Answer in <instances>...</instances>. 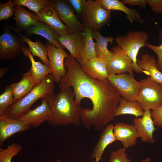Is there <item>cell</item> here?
I'll return each mask as SVG.
<instances>
[{
	"label": "cell",
	"mask_w": 162,
	"mask_h": 162,
	"mask_svg": "<svg viewBox=\"0 0 162 162\" xmlns=\"http://www.w3.org/2000/svg\"><path fill=\"white\" fill-rule=\"evenodd\" d=\"M25 43L6 27L0 36V59L1 60L14 58L22 52Z\"/></svg>",
	"instance_id": "9c48e42d"
},
{
	"label": "cell",
	"mask_w": 162,
	"mask_h": 162,
	"mask_svg": "<svg viewBox=\"0 0 162 162\" xmlns=\"http://www.w3.org/2000/svg\"><path fill=\"white\" fill-rule=\"evenodd\" d=\"M48 57L50 62V67L54 81L60 83L61 78L67 73L64 65V60L69 55L64 50L56 47L52 44L47 43Z\"/></svg>",
	"instance_id": "30bf717a"
},
{
	"label": "cell",
	"mask_w": 162,
	"mask_h": 162,
	"mask_svg": "<svg viewBox=\"0 0 162 162\" xmlns=\"http://www.w3.org/2000/svg\"><path fill=\"white\" fill-rule=\"evenodd\" d=\"M140 82L141 87L136 101L144 110H155L162 105V85L148 76Z\"/></svg>",
	"instance_id": "5b68a950"
},
{
	"label": "cell",
	"mask_w": 162,
	"mask_h": 162,
	"mask_svg": "<svg viewBox=\"0 0 162 162\" xmlns=\"http://www.w3.org/2000/svg\"><path fill=\"white\" fill-rule=\"evenodd\" d=\"M123 3L131 6H139L140 8H145L147 3V0H123Z\"/></svg>",
	"instance_id": "f35d334b"
},
{
	"label": "cell",
	"mask_w": 162,
	"mask_h": 162,
	"mask_svg": "<svg viewBox=\"0 0 162 162\" xmlns=\"http://www.w3.org/2000/svg\"><path fill=\"white\" fill-rule=\"evenodd\" d=\"M112 49L113 55L108 62L107 68L109 75L133 73V62L127 54L117 45Z\"/></svg>",
	"instance_id": "8fae6325"
},
{
	"label": "cell",
	"mask_w": 162,
	"mask_h": 162,
	"mask_svg": "<svg viewBox=\"0 0 162 162\" xmlns=\"http://www.w3.org/2000/svg\"><path fill=\"white\" fill-rule=\"evenodd\" d=\"M54 82L52 74L47 75L27 95L9 107L3 116L17 119L30 110L32 105L38 99L54 94Z\"/></svg>",
	"instance_id": "3957f363"
},
{
	"label": "cell",
	"mask_w": 162,
	"mask_h": 162,
	"mask_svg": "<svg viewBox=\"0 0 162 162\" xmlns=\"http://www.w3.org/2000/svg\"><path fill=\"white\" fill-rule=\"evenodd\" d=\"M107 64L106 60L96 57L80 66L83 72L91 77L104 80L107 79L109 76L107 69Z\"/></svg>",
	"instance_id": "ac0fdd59"
},
{
	"label": "cell",
	"mask_w": 162,
	"mask_h": 162,
	"mask_svg": "<svg viewBox=\"0 0 162 162\" xmlns=\"http://www.w3.org/2000/svg\"><path fill=\"white\" fill-rule=\"evenodd\" d=\"M82 32L78 31L59 36V42L69 51L70 56L79 63L84 46Z\"/></svg>",
	"instance_id": "9a60e30c"
},
{
	"label": "cell",
	"mask_w": 162,
	"mask_h": 162,
	"mask_svg": "<svg viewBox=\"0 0 162 162\" xmlns=\"http://www.w3.org/2000/svg\"><path fill=\"white\" fill-rule=\"evenodd\" d=\"M15 4L27 7L38 14L41 10L51 6L50 1L48 0H14Z\"/></svg>",
	"instance_id": "f546056e"
},
{
	"label": "cell",
	"mask_w": 162,
	"mask_h": 162,
	"mask_svg": "<svg viewBox=\"0 0 162 162\" xmlns=\"http://www.w3.org/2000/svg\"><path fill=\"white\" fill-rule=\"evenodd\" d=\"M87 2V9L81 18L82 23L93 30H99L110 21L111 11L104 9L96 0Z\"/></svg>",
	"instance_id": "52a82bcc"
},
{
	"label": "cell",
	"mask_w": 162,
	"mask_h": 162,
	"mask_svg": "<svg viewBox=\"0 0 162 162\" xmlns=\"http://www.w3.org/2000/svg\"><path fill=\"white\" fill-rule=\"evenodd\" d=\"M22 52L25 56L29 58L30 61L32 66L30 69L37 85L44 78L51 74V70L49 66L43 64L40 62L34 60V56L30 52L28 47L25 46Z\"/></svg>",
	"instance_id": "83f0119b"
},
{
	"label": "cell",
	"mask_w": 162,
	"mask_h": 162,
	"mask_svg": "<svg viewBox=\"0 0 162 162\" xmlns=\"http://www.w3.org/2000/svg\"><path fill=\"white\" fill-rule=\"evenodd\" d=\"M78 17L81 18L87 8V2L85 0H68Z\"/></svg>",
	"instance_id": "d590c367"
},
{
	"label": "cell",
	"mask_w": 162,
	"mask_h": 162,
	"mask_svg": "<svg viewBox=\"0 0 162 162\" xmlns=\"http://www.w3.org/2000/svg\"><path fill=\"white\" fill-rule=\"evenodd\" d=\"M125 148H119L111 153L109 162H131L128 158Z\"/></svg>",
	"instance_id": "e575fe53"
},
{
	"label": "cell",
	"mask_w": 162,
	"mask_h": 162,
	"mask_svg": "<svg viewBox=\"0 0 162 162\" xmlns=\"http://www.w3.org/2000/svg\"><path fill=\"white\" fill-rule=\"evenodd\" d=\"M151 110L144 111L141 118L133 120L134 125L137 130L142 142L153 143L155 140L153 134L156 128L151 116Z\"/></svg>",
	"instance_id": "e0dca14e"
},
{
	"label": "cell",
	"mask_w": 162,
	"mask_h": 162,
	"mask_svg": "<svg viewBox=\"0 0 162 162\" xmlns=\"http://www.w3.org/2000/svg\"><path fill=\"white\" fill-rule=\"evenodd\" d=\"M114 134L116 140L120 141L123 147L128 148L136 144L139 134L133 124L118 122L114 126Z\"/></svg>",
	"instance_id": "5bb4252c"
},
{
	"label": "cell",
	"mask_w": 162,
	"mask_h": 162,
	"mask_svg": "<svg viewBox=\"0 0 162 162\" xmlns=\"http://www.w3.org/2000/svg\"><path fill=\"white\" fill-rule=\"evenodd\" d=\"M28 35L38 34L47 40L49 43L52 44L56 47L63 50L65 49L58 40L59 36L51 27L45 23L40 22L37 25L29 27L25 30Z\"/></svg>",
	"instance_id": "7402d4cb"
},
{
	"label": "cell",
	"mask_w": 162,
	"mask_h": 162,
	"mask_svg": "<svg viewBox=\"0 0 162 162\" xmlns=\"http://www.w3.org/2000/svg\"><path fill=\"white\" fill-rule=\"evenodd\" d=\"M104 9L111 10H118L124 12L126 18L130 23L134 21L143 22L140 13L137 10L126 7L124 4L118 0H96Z\"/></svg>",
	"instance_id": "44dd1931"
},
{
	"label": "cell",
	"mask_w": 162,
	"mask_h": 162,
	"mask_svg": "<svg viewBox=\"0 0 162 162\" xmlns=\"http://www.w3.org/2000/svg\"><path fill=\"white\" fill-rule=\"evenodd\" d=\"M92 162H100L99 161H97L96 160H93Z\"/></svg>",
	"instance_id": "7bdbcfd3"
},
{
	"label": "cell",
	"mask_w": 162,
	"mask_h": 162,
	"mask_svg": "<svg viewBox=\"0 0 162 162\" xmlns=\"http://www.w3.org/2000/svg\"><path fill=\"white\" fill-rule=\"evenodd\" d=\"M158 39L160 44L158 46L153 45L147 43L145 46L153 51L157 55V60L156 62L157 67L158 69L162 72V29H160L158 34Z\"/></svg>",
	"instance_id": "836d02e7"
},
{
	"label": "cell",
	"mask_w": 162,
	"mask_h": 162,
	"mask_svg": "<svg viewBox=\"0 0 162 162\" xmlns=\"http://www.w3.org/2000/svg\"><path fill=\"white\" fill-rule=\"evenodd\" d=\"M10 28L20 36L23 42L28 44L29 50L33 56L38 57L45 65L49 66L50 62L47 57L48 52L46 45L38 39L36 42L32 41L30 39L22 34L17 28L11 26Z\"/></svg>",
	"instance_id": "603a6c76"
},
{
	"label": "cell",
	"mask_w": 162,
	"mask_h": 162,
	"mask_svg": "<svg viewBox=\"0 0 162 162\" xmlns=\"http://www.w3.org/2000/svg\"><path fill=\"white\" fill-rule=\"evenodd\" d=\"M40 105L33 109H30L17 119L35 128L44 122L49 121L51 115L46 98L41 99Z\"/></svg>",
	"instance_id": "7c38bea8"
},
{
	"label": "cell",
	"mask_w": 162,
	"mask_h": 162,
	"mask_svg": "<svg viewBox=\"0 0 162 162\" xmlns=\"http://www.w3.org/2000/svg\"><path fill=\"white\" fill-rule=\"evenodd\" d=\"M154 56L145 54L137 59V64L141 69L148 72L149 76L154 81L162 85V72L158 68Z\"/></svg>",
	"instance_id": "d4e9b609"
},
{
	"label": "cell",
	"mask_w": 162,
	"mask_h": 162,
	"mask_svg": "<svg viewBox=\"0 0 162 162\" xmlns=\"http://www.w3.org/2000/svg\"><path fill=\"white\" fill-rule=\"evenodd\" d=\"M14 14L17 28L19 30L25 31L40 22L36 14L27 11L21 5L15 4Z\"/></svg>",
	"instance_id": "cb8c5ba5"
},
{
	"label": "cell",
	"mask_w": 162,
	"mask_h": 162,
	"mask_svg": "<svg viewBox=\"0 0 162 162\" xmlns=\"http://www.w3.org/2000/svg\"><path fill=\"white\" fill-rule=\"evenodd\" d=\"M107 80L123 98L129 101H136L141 83L136 80L133 73L109 74Z\"/></svg>",
	"instance_id": "8992f818"
},
{
	"label": "cell",
	"mask_w": 162,
	"mask_h": 162,
	"mask_svg": "<svg viewBox=\"0 0 162 162\" xmlns=\"http://www.w3.org/2000/svg\"><path fill=\"white\" fill-rule=\"evenodd\" d=\"M55 162H61V161L59 159H57Z\"/></svg>",
	"instance_id": "b9f144b4"
},
{
	"label": "cell",
	"mask_w": 162,
	"mask_h": 162,
	"mask_svg": "<svg viewBox=\"0 0 162 162\" xmlns=\"http://www.w3.org/2000/svg\"><path fill=\"white\" fill-rule=\"evenodd\" d=\"M151 116L155 126L162 127V105L157 109L151 111Z\"/></svg>",
	"instance_id": "8d00e7d4"
},
{
	"label": "cell",
	"mask_w": 162,
	"mask_h": 162,
	"mask_svg": "<svg viewBox=\"0 0 162 162\" xmlns=\"http://www.w3.org/2000/svg\"><path fill=\"white\" fill-rule=\"evenodd\" d=\"M15 5L13 1L10 0L5 3H0V21L7 20L12 17Z\"/></svg>",
	"instance_id": "d6a6232c"
},
{
	"label": "cell",
	"mask_w": 162,
	"mask_h": 162,
	"mask_svg": "<svg viewBox=\"0 0 162 162\" xmlns=\"http://www.w3.org/2000/svg\"><path fill=\"white\" fill-rule=\"evenodd\" d=\"M151 161L150 158L148 157L141 160L140 162H149Z\"/></svg>",
	"instance_id": "60d3db41"
},
{
	"label": "cell",
	"mask_w": 162,
	"mask_h": 162,
	"mask_svg": "<svg viewBox=\"0 0 162 162\" xmlns=\"http://www.w3.org/2000/svg\"><path fill=\"white\" fill-rule=\"evenodd\" d=\"M114 126L112 124L109 123L103 129L99 140L92 150V158L98 161L102 160V157L106 148L116 141L113 132Z\"/></svg>",
	"instance_id": "d6986e66"
},
{
	"label": "cell",
	"mask_w": 162,
	"mask_h": 162,
	"mask_svg": "<svg viewBox=\"0 0 162 162\" xmlns=\"http://www.w3.org/2000/svg\"><path fill=\"white\" fill-rule=\"evenodd\" d=\"M64 65L67 68V73L61 78L59 88L72 87L74 101L78 104H80L82 99H89L92 106L82 108L81 122L88 130H103L113 119L120 95L107 79L100 80L87 75L80 63L70 55L65 59Z\"/></svg>",
	"instance_id": "6da1fadb"
},
{
	"label": "cell",
	"mask_w": 162,
	"mask_h": 162,
	"mask_svg": "<svg viewBox=\"0 0 162 162\" xmlns=\"http://www.w3.org/2000/svg\"><path fill=\"white\" fill-rule=\"evenodd\" d=\"M14 103L12 88L10 85L7 86L4 92L0 95V116H3Z\"/></svg>",
	"instance_id": "1f68e13d"
},
{
	"label": "cell",
	"mask_w": 162,
	"mask_h": 162,
	"mask_svg": "<svg viewBox=\"0 0 162 162\" xmlns=\"http://www.w3.org/2000/svg\"><path fill=\"white\" fill-rule=\"evenodd\" d=\"M148 33L145 31H129L126 34L118 36L115 40L117 46L128 55L133 62L134 70L139 74L148 72L141 69L137 64V56L140 49L145 46L148 40Z\"/></svg>",
	"instance_id": "277c9868"
},
{
	"label": "cell",
	"mask_w": 162,
	"mask_h": 162,
	"mask_svg": "<svg viewBox=\"0 0 162 162\" xmlns=\"http://www.w3.org/2000/svg\"><path fill=\"white\" fill-rule=\"evenodd\" d=\"M152 10L156 14L162 13V0H147Z\"/></svg>",
	"instance_id": "74e56055"
},
{
	"label": "cell",
	"mask_w": 162,
	"mask_h": 162,
	"mask_svg": "<svg viewBox=\"0 0 162 162\" xmlns=\"http://www.w3.org/2000/svg\"><path fill=\"white\" fill-rule=\"evenodd\" d=\"M23 149L22 146L16 143L8 145L6 149L0 148V162H11V159Z\"/></svg>",
	"instance_id": "4dcf8cb0"
},
{
	"label": "cell",
	"mask_w": 162,
	"mask_h": 162,
	"mask_svg": "<svg viewBox=\"0 0 162 162\" xmlns=\"http://www.w3.org/2000/svg\"><path fill=\"white\" fill-rule=\"evenodd\" d=\"M51 6L56 11L59 17L70 33L83 32L85 28L81 23L68 0H50Z\"/></svg>",
	"instance_id": "ba28073f"
},
{
	"label": "cell",
	"mask_w": 162,
	"mask_h": 162,
	"mask_svg": "<svg viewBox=\"0 0 162 162\" xmlns=\"http://www.w3.org/2000/svg\"><path fill=\"white\" fill-rule=\"evenodd\" d=\"M9 67L3 68L1 67L0 68V78H1L4 76L6 74L9 69Z\"/></svg>",
	"instance_id": "ab89813d"
},
{
	"label": "cell",
	"mask_w": 162,
	"mask_h": 162,
	"mask_svg": "<svg viewBox=\"0 0 162 162\" xmlns=\"http://www.w3.org/2000/svg\"><path fill=\"white\" fill-rule=\"evenodd\" d=\"M31 126L18 119L0 116V146L8 138L16 134L29 130Z\"/></svg>",
	"instance_id": "4fadbf2b"
},
{
	"label": "cell",
	"mask_w": 162,
	"mask_h": 162,
	"mask_svg": "<svg viewBox=\"0 0 162 162\" xmlns=\"http://www.w3.org/2000/svg\"><path fill=\"white\" fill-rule=\"evenodd\" d=\"M92 36L96 40L95 49L97 57L103 59L108 62L113 55L112 51L108 50V43L112 44L115 39L111 36H103L99 30H93Z\"/></svg>",
	"instance_id": "484cf974"
},
{
	"label": "cell",
	"mask_w": 162,
	"mask_h": 162,
	"mask_svg": "<svg viewBox=\"0 0 162 162\" xmlns=\"http://www.w3.org/2000/svg\"><path fill=\"white\" fill-rule=\"evenodd\" d=\"M93 30L91 28L85 26L83 32L84 46L81 53L80 64L82 65L89 60L97 57L95 49V43L92 36Z\"/></svg>",
	"instance_id": "4316f807"
},
{
	"label": "cell",
	"mask_w": 162,
	"mask_h": 162,
	"mask_svg": "<svg viewBox=\"0 0 162 162\" xmlns=\"http://www.w3.org/2000/svg\"><path fill=\"white\" fill-rule=\"evenodd\" d=\"M144 111L136 101H131L123 98H120L118 105L115 110L114 117L129 114L134 116L136 118L142 116Z\"/></svg>",
	"instance_id": "f1b7e54d"
},
{
	"label": "cell",
	"mask_w": 162,
	"mask_h": 162,
	"mask_svg": "<svg viewBox=\"0 0 162 162\" xmlns=\"http://www.w3.org/2000/svg\"><path fill=\"white\" fill-rule=\"evenodd\" d=\"M70 88L62 89L56 94L46 98L50 109L51 116L48 122L51 125L58 126L73 124L78 127L81 122L80 104L76 103Z\"/></svg>",
	"instance_id": "7a4b0ae2"
},
{
	"label": "cell",
	"mask_w": 162,
	"mask_h": 162,
	"mask_svg": "<svg viewBox=\"0 0 162 162\" xmlns=\"http://www.w3.org/2000/svg\"><path fill=\"white\" fill-rule=\"evenodd\" d=\"M37 85L30 69L28 72L23 75L19 82L10 85L13 92L14 103L27 95Z\"/></svg>",
	"instance_id": "ffe728a7"
},
{
	"label": "cell",
	"mask_w": 162,
	"mask_h": 162,
	"mask_svg": "<svg viewBox=\"0 0 162 162\" xmlns=\"http://www.w3.org/2000/svg\"><path fill=\"white\" fill-rule=\"evenodd\" d=\"M36 15L39 21L51 27L59 36L70 33L60 19L56 11L51 6L41 10Z\"/></svg>",
	"instance_id": "2e32d148"
}]
</instances>
